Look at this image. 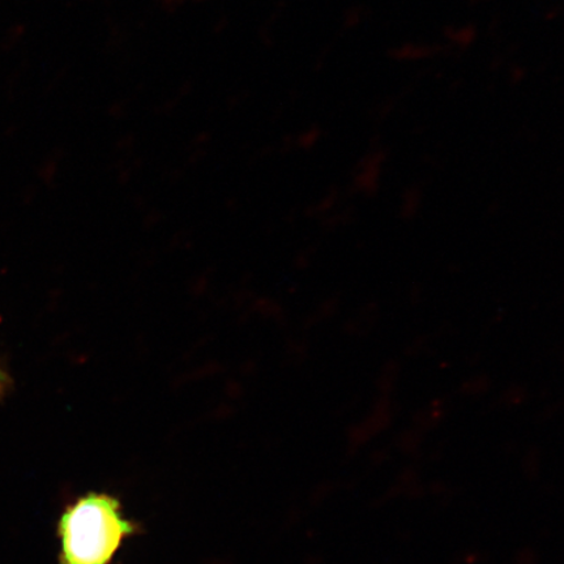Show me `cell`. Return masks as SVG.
Here are the masks:
<instances>
[{
    "instance_id": "cell-2",
    "label": "cell",
    "mask_w": 564,
    "mask_h": 564,
    "mask_svg": "<svg viewBox=\"0 0 564 564\" xmlns=\"http://www.w3.org/2000/svg\"><path fill=\"white\" fill-rule=\"evenodd\" d=\"M9 387L10 378L2 369H0V397H3L7 390H9Z\"/></svg>"
},
{
    "instance_id": "cell-1",
    "label": "cell",
    "mask_w": 564,
    "mask_h": 564,
    "mask_svg": "<svg viewBox=\"0 0 564 564\" xmlns=\"http://www.w3.org/2000/svg\"><path fill=\"white\" fill-rule=\"evenodd\" d=\"M139 532L116 497L88 492L67 507L58 523L61 564H111L127 539Z\"/></svg>"
}]
</instances>
